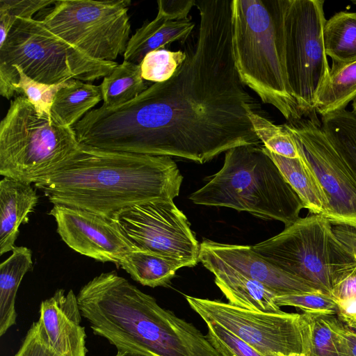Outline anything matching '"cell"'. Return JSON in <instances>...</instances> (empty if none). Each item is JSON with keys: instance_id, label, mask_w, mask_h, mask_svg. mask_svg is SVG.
<instances>
[{"instance_id": "29", "label": "cell", "mask_w": 356, "mask_h": 356, "mask_svg": "<svg viewBox=\"0 0 356 356\" xmlns=\"http://www.w3.org/2000/svg\"><path fill=\"white\" fill-rule=\"evenodd\" d=\"M306 314L310 326L309 356H339L338 332L343 322L334 314Z\"/></svg>"}, {"instance_id": "36", "label": "cell", "mask_w": 356, "mask_h": 356, "mask_svg": "<svg viewBox=\"0 0 356 356\" xmlns=\"http://www.w3.org/2000/svg\"><path fill=\"white\" fill-rule=\"evenodd\" d=\"M195 0H159L158 10L173 19H186L193 6Z\"/></svg>"}, {"instance_id": "3", "label": "cell", "mask_w": 356, "mask_h": 356, "mask_svg": "<svg viewBox=\"0 0 356 356\" xmlns=\"http://www.w3.org/2000/svg\"><path fill=\"white\" fill-rule=\"evenodd\" d=\"M76 297L92 332L118 350L140 356H222L193 323L115 272L95 277Z\"/></svg>"}, {"instance_id": "22", "label": "cell", "mask_w": 356, "mask_h": 356, "mask_svg": "<svg viewBox=\"0 0 356 356\" xmlns=\"http://www.w3.org/2000/svg\"><path fill=\"white\" fill-rule=\"evenodd\" d=\"M118 265L136 282L153 288L168 286L177 270L191 267L185 261L140 250L128 252Z\"/></svg>"}, {"instance_id": "17", "label": "cell", "mask_w": 356, "mask_h": 356, "mask_svg": "<svg viewBox=\"0 0 356 356\" xmlns=\"http://www.w3.org/2000/svg\"><path fill=\"white\" fill-rule=\"evenodd\" d=\"M199 261L215 276V283L228 302L241 308L262 312H281L276 294L218 259L200 250Z\"/></svg>"}, {"instance_id": "41", "label": "cell", "mask_w": 356, "mask_h": 356, "mask_svg": "<svg viewBox=\"0 0 356 356\" xmlns=\"http://www.w3.org/2000/svg\"><path fill=\"white\" fill-rule=\"evenodd\" d=\"M293 356H309V355H306L305 354H297V355H293Z\"/></svg>"}, {"instance_id": "13", "label": "cell", "mask_w": 356, "mask_h": 356, "mask_svg": "<svg viewBox=\"0 0 356 356\" xmlns=\"http://www.w3.org/2000/svg\"><path fill=\"white\" fill-rule=\"evenodd\" d=\"M112 220L138 250L183 260L191 267L199 261L200 244L173 200L137 204Z\"/></svg>"}, {"instance_id": "27", "label": "cell", "mask_w": 356, "mask_h": 356, "mask_svg": "<svg viewBox=\"0 0 356 356\" xmlns=\"http://www.w3.org/2000/svg\"><path fill=\"white\" fill-rule=\"evenodd\" d=\"M327 138L356 175V115L343 110L321 117Z\"/></svg>"}, {"instance_id": "26", "label": "cell", "mask_w": 356, "mask_h": 356, "mask_svg": "<svg viewBox=\"0 0 356 356\" xmlns=\"http://www.w3.org/2000/svg\"><path fill=\"white\" fill-rule=\"evenodd\" d=\"M323 42L327 56L332 63L356 58V11H340L326 20Z\"/></svg>"}, {"instance_id": "28", "label": "cell", "mask_w": 356, "mask_h": 356, "mask_svg": "<svg viewBox=\"0 0 356 356\" xmlns=\"http://www.w3.org/2000/svg\"><path fill=\"white\" fill-rule=\"evenodd\" d=\"M248 115L254 131L264 147L284 157H300L293 136L285 124H275L259 110L249 111Z\"/></svg>"}, {"instance_id": "21", "label": "cell", "mask_w": 356, "mask_h": 356, "mask_svg": "<svg viewBox=\"0 0 356 356\" xmlns=\"http://www.w3.org/2000/svg\"><path fill=\"white\" fill-rule=\"evenodd\" d=\"M0 265V336L17 322L15 300L25 274L33 266L32 252L26 247H16Z\"/></svg>"}, {"instance_id": "1", "label": "cell", "mask_w": 356, "mask_h": 356, "mask_svg": "<svg viewBox=\"0 0 356 356\" xmlns=\"http://www.w3.org/2000/svg\"><path fill=\"white\" fill-rule=\"evenodd\" d=\"M231 3L196 1V39L174 75L125 104L90 111L72 127L79 143L200 164L238 146L259 145L248 115L259 106L233 58Z\"/></svg>"}, {"instance_id": "38", "label": "cell", "mask_w": 356, "mask_h": 356, "mask_svg": "<svg viewBox=\"0 0 356 356\" xmlns=\"http://www.w3.org/2000/svg\"><path fill=\"white\" fill-rule=\"evenodd\" d=\"M332 231L338 241L356 259V226L332 225Z\"/></svg>"}, {"instance_id": "10", "label": "cell", "mask_w": 356, "mask_h": 356, "mask_svg": "<svg viewBox=\"0 0 356 356\" xmlns=\"http://www.w3.org/2000/svg\"><path fill=\"white\" fill-rule=\"evenodd\" d=\"M130 0H61L43 9L41 22L55 35L99 60L124 54L130 40Z\"/></svg>"}, {"instance_id": "40", "label": "cell", "mask_w": 356, "mask_h": 356, "mask_svg": "<svg viewBox=\"0 0 356 356\" xmlns=\"http://www.w3.org/2000/svg\"><path fill=\"white\" fill-rule=\"evenodd\" d=\"M352 112L356 115V97L352 102Z\"/></svg>"}, {"instance_id": "8", "label": "cell", "mask_w": 356, "mask_h": 356, "mask_svg": "<svg viewBox=\"0 0 356 356\" xmlns=\"http://www.w3.org/2000/svg\"><path fill=\"white\" fill-rule=\"evenodd\" d=\"M118 65L89 56L33 18L17 19L0 45V74L17 66L31 79L46 84L72 79L92 81L108 75Z\"/></svg>"}, {"instance_id": "34", "label": "cell", "mask_w": 356, "mask_h": 356, "mask_svg": "<svg viewBox=\"0 0 356 356\" xmlns=\"http://www.w3.org/2000/svg\"><path fill=\"white\" fill-rule=\"evenodd\" d=\"M14 356H59L50 346L39 321L33 322Z\"/></svg>"}, {"instance_id": "16", "label": "cell", "mask_w": 356, "mask_h": 356, "mask_svg": "<svg viewBox=\"0 0 356 356\" xmlns=\"http://www.w3.org/2000/svg\"><path fill=\"white\" fill-rule=\"evenodd\" d=\"M39 319L47 339L59 356H87L82 314L72 290L56 291L40 303Z\"/></svg>"}, {"instance_id": "24", "label": "cell", "mask_w": 356, "mask_h": 356, "mask_svg": "<svg viewBox=\"0 0 356 356\" xmlns=\"http://www.w3.org/2000/svg\"><path fill=\"white\" fill-rule=\"evenodd\" d=\"M103 99L101 86L74 79L56 94L51 108L52 121L72 127L92 107Z\"/></svg>"}, {"instance_id": "25", "label": "cell", "mask_w": 356, "mask_h": 356, "mask_svg": "<svg viewBox=\"0 0 356 356\" xmlns=\"http://www.w3.org/2000/svg\"><path fill=\"white\" fill-rule=\"evenodd\" d=\"M100 86L104 100L102 106L104 108L125 104L148 88L142 77L140 65L126 60L104 76Z\"/></svg>"}, {"instance_id": "39", "label": "cell", "mask_w": 356, "mask_h": 356, "mask_svg": "<svg viewBox=\"0 0 356 356\" xmlns=\"http://www.w3.org/2000/svg\"><path fill=\"white\" fill-rule=\"evenodd\" d=\"M115 356H140V355H138L133 354V353H128V352H123V351L118 350Z\"/></svg>"}, {"instance_id": "5", "label": "cell", "mask_w": 356, "mask_h": 356, "mask_svg": "<svg viewBox=\"0 0 356 356\" xmlns=\"http://www.w3.org/2000/svg\"><path fill=\"white\" fill-rule=\"evenodd\" d=\"M195 204L247 211L287 227L298 220L302 202L263 146L241 145L225 152L224 163L193 192Z\"/></svg>"}, {"instance_id": "42", "label": "cell", "mask_w": 356, "mask_h": 356, "mask_svg": "<svg viewBox=\"0 0 356 356\" xmlns=\"http://www.w3.org/2000/svg\"><path fill=\"white\" fill-rule=\"evenodd\" d=\"M352 2L356 5V0H352Z\"/></svg>"}, {"instance_id": "11", "label": "cell", "mask_w": 356, "mask_h": 356, "mask_svg": "<svg viewBox=\"0 0 356 356\" xmlns=\"http://www.w3.org/2000/svg\"><path fill=\"white\" fill-rule=\"evenodd\" d=\"M204 321H213L268 355H310V326L306 313L262 312L217 300L186 296Z\"/></svg>"}, {"instance_id": "2", "label": "cell", "mask_w": 356, "mask_h": 356, "mask_svg": "<svg viewBox=\"0 0 356 356\" xmlns=\"http://www.w3.org/2000/svg\"><path fill=\"white\" fill-rule=\"evenodd\" d=\"M183 177L170 156L104 150L79 144L35 186L54 204L113 219L136 205L178 196Z\"/></svg>"}, {"instance_id": "6", "label": "cell", "mask_w": 356, "mask_h": 356, "mask_svg": "<svg viewBox=\"0 0 356 356\" xmlns=\"http://www.w3.org/2000/svg\"><path fill=\"white\" fill-rule=\"evenodd\" d=\"M72 127L54 122L22 95L10 101L0 124V174L35 184L79 147Z\"/></svg>"}, {"instance_id": "30", "label": "cell", "mask_w": 356, "mask_h": 356, "mask_svg": "<svg viewBox=\"0 0 356 356\" xmlns=\"http://www.w3.org/2000/svg\"><path fill=\"white\" fill-rule=\"evenodd\" d=\"M186 58L184 50L161 49L148 53L140 63L142 77L155 83L170 79Z\"/></svg>"}, {"instance_id": "32", "label": "cell", "mask_w": 356, "mask_h": 356, "mask_svg": "<svg viewBox=\"0 0 356 356\" xmlns=\"http://www.w3.org/2000/svg\"><path fill=\"white\" fill-rule=\"evenodd\" d=\"M204 322L207 339L222 356H274L257 350L216 322Z\"/></svg>"}, {"instance_id": "35", "label": "cell", "mask_w": 356, "mask_h": 356, "mask_svg": "<svg viewBox=\"0 0 356 356\" xmlns=\"http://www.w3.org/2000/svg\"><path fill=\"white\" fill-rule=\"evenodd\" d=\"M330 296L337 305L356 302V268L332 286Z\"/></svg>"}, {"instance_id": "23", "label": "cell", "mask_w": 356, "mask_h": 356, "mask_svg": "<svg viewBox=\"0 0 356 356\" xmlns=\"http://www.w3.org/2000/svg\"><path fill=\"white\" fill-rule=\"evenodd\" d=\"M356 97V58L332 63L329 76L318 93L315 110L322 116L346 109Z\"/></svg>"}, {"instance_id": "19", "label": "cell", "mask_w": 356, "mask_h": 356, "mask_svg": "<svg viewBox=\"0 0 356 356\" xmlns=\"http://www.w3.org/2000/svg\"><path fill=\"white\" fill-rule=\"evenodd\" d=\"M38 202L31 186L19 181L3 177L0 181V254L15 248L19 227L27 223L29 216Z\"/></svg>"}, {"instance_id": "14", "label": "cell", "mask_w": 356, "mask_h": 356, "mask_svg": "<svg viewBox=\"0 0 356 356\" xmlns=\"http://www.w3.org/2000/svg\"><path fill=\"white\" fill-rule=\"evenodd\" d=\"M49 214L63 241L81 254L116 264L136 248L109 218L85 209L54 204Z\"/></svg>"}, {"instance_id": "12", "label": "cell", "mask_w": 356, "mask_h": 356, "mask_svg": "<svg viewBox=\"0 0 356 356\" xmlns=\"http://www.w3.org/2000/svg\"><path fill=\"white\" fill-rule=\"evenodd\" d=\"M284 124L327 197L325 218L332 225L356 226V175L327 138L321 122L302 118Z\"/></svg>"}, {"instance_id": "31", "label": "cell", "mask_w": 356, "mask_h": 356, "mask_svg": "<svg viewBox=\"0 0 356 356\" xmlns=\"http://www.w3.org/2000/svg\"><path fill=\"white\" fill-rule=\"evenodd\" d=\"M55 2V0H1L0 45L5 42L17 19L33 18L35 13Z\"/></svg>"}, {"instance_id": "9", "label": "cell", "mask_w": 356, "mask_h": 356, "mask_svg": "<svg viewBox=\"0 0 356 356\" xmlns=\"http://www.w3.org/2000/svg\"><path fill=\"white\" fill-rule=\"evenodd\" d=\"M323 0H284V65L291 92L303 118L319 121L318 92L330 73L323 42Z\"/></svg>"}, {"instance_id": "37", "label": "cell", "mask_w": 356, "mask_h": 356, "mask_svg": "<svg viewBox=\"0 0 356 356\" xmlns=\"http://www.w3.org/2000/svg\"><path fill=\"white\" fill-rule=\"evenodd\" d=\"M339 356H356V327L342 323L338 332Z\"/></svg>"}, {"instance_id": "18", "label": "cell", "mask_w": 356, "mask_h": 356, "mask_svg": "<svg viewBox=\"0 0 356 356\" xmlns=\"http://www.w3.org/2000/svg\"><path fill=\"white\" fill-rule=\"evenodd\" d=\"M194 27L190 17L173 19L158 10L154 19L145 22L130 38L124 60L140 65L152 51L165 49L175 42L184 44Z\"/></svg>"}, {"instance_id": "4", "label": "cell", "mask_w": 356, "mask_h": 356, "mask_svg": "<svg viewBox=\"0 0 356 356\" xmlns=\"http://www.w3.org/2000/svg\"><path fill=\"white\" fill-rule=\"evenodd\" d=\"M283 6L284 0H232V46L242 82L290 122L303 117L286 79Z\"/></svg>"}, {"instance_id": "20", "label": "cell", "mask_w": 356, "mask_h": 356, "mask_svg": "<svg viewBox=\"0 0 356 356\" xmlns=\"http://www.w3.org/2000/svg\"><path fill=\"white\" fill-rule=\"evenodd\" d=\"M264 149L298 194L304 208L312 214L325 217L329 209L327 197L315 175L300 156L289 159L277 155L264 147Z\"/></svg>"}, {"instance_id": "15", "label": "cell", "mask_w": 356, "mask_h": 356, "mask_svg": "<svg viewBox=\"0 0 356 356\" xmlns=\"http://www.w3.org/2000/svg\"><path fill=\"white\" fill-rule=\"evenodd\" d=\"M200 250L261 283L276 296L321 291L306 281L274 266L255 252L252 246L204 240L200 244Z\"/></svg>"}, {"instance_id": "33", "label": "cell", "mask_w": 356, "mask_h": 356, "mask_svg": "<svg viewBox=\"0 0 356 356\" xmlns=\"http://www.w3.org/2000/svg\"><path fill=\"white\" fill-rule=\"evenodd\" d=\"M275 301L279 307H294L303 313L337 314V305L334 300L330 295L321 291L276 296Z\"/></svg>"}, {"instance_id": "7", "label": "cell", "mask_w": 356, "mask_h": 356, "mask_svg": "<svg viewBox=\"0 0 356 356\" xmlns=\"http://www.w3.org/2000/svg\"><path fill=\"white\" fill-rule=\"evenodd\" d=\"M282 270L330 295L332 286L356 268V259L320 215L299 218L280 234L252 245Z\"/></svg>"}]
</instances>
